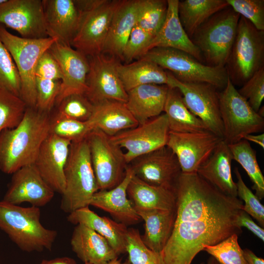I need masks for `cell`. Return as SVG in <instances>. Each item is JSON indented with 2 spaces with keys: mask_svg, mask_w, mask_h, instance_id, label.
<instances>
[{
  "mask_svg": "<svg viewBox=\"0 0 264 264\" xmlns=\"http://www.w3.org/2000/svg\"><path fill=\"white\" fill-rule=\"evenodd\" d=\"M127 195L134 208L176 210V190L151 185L134 175L128 185Z\"/></svg>",
  "mask_w": 264,
  "mask_h": 264,
  "instance_id": "4dcf8cb0",
  "label": "cell"
},
{
  "mask_svg": "<svg viewBox=\"0 0 264 264\" xmlns=\"http://www.w3.org/2000/svg\"><path fill=\"white\" fill-rule=\"evenodd\" d=\"M54 193L32 164L24 166L12 174L2 200L15 205L28 202L31 206L40 208L52 199Z\"/></svg>",
  "mask_w": 264,
  "mask_h": 264,
  "instance_id": "ac0fdd59",
  "label": "cell"
},
{
  "mask_svg": "<svg viewBox=\"0 0 264 264\" xmlns=\"http://www.w3.org/2000/svg\"><path fill=\"white\" fill-rule=\"evenodd\" d=\"M237 177L236 185L237 197L242 200L244 204L243 210L255 219L261 226H264V206L260 200L250 190L244 182L242 176L238 169L234 170Z\"/></svg>",
  "mask_w": 264,
  "mask_h": 264,
  "instance_id": "7bdbcfd3",
  "label": "cell"
},
{
  "mask_svg": "<svg viewBox=\"0 0 264 264\" xmlns=\"http://www.w3.org/2000/svg\"><path fill=\"white\" fill-rule=\"evenodd\" d=\"M140 59L152 61L168 70L182 82L205 83L222 89L227 83L228 76L225 67L204 64L190 54L177 49L154 47Z\"/></svg>",
  "mask_w": 264,
  "mask_h": 264,
  "instance_id": "52a82bcc",
  "label": "cell"
},
{
  "mask_svg": "<svg viewBox=\"0 0 264 264\" xmlns=\"http://www.w3.org/2000/svg\"><path fill=\"white\" fill-rule=\"evenodd\" d=\"M50 113L27 107L20 123L0 133V170L12 174L34 164L43 142L49 134Z\"/></svg>",
  "mask_w": 264,
  "mask_h": 264,
  "instance_id": "7a4b0ae2",
  "label": "cell"
},
{
  "mask_svg": "<svg viewBox=\"0 0 264 264\" xmlns=\"http://www.w3.org/2000/svg\"><path fill=\"white\" fill-rule=\"evenodd\" d=\"M238 224L241 227H244L252 232L261 241L264 242V229L257 224L249 215L243 210H241L238 217Z\"/></svg>",
  "mask_w": 264,
  "mask_h": 264,
  "instance_id": "681fc988",
  "label": "cell"
},
{
  "mask_svg": "<svg viewBox=\"0 0 264 264\" xmlns=\"http://www.w3.org/2000/svg\"><path fill=\"white\" fill-rule=\"evenodd\" d=\"M84 264H89V263H85Z\"/></svg>",
  "mask_w": 264,
  "mask_h": 264,
  "instance_id": "6f0895ef",
  "label": "cell"
},
{
  "mask_svg": "<svg viewBox=\"0 0 264 264\" xmlns=\"http://www.w3.org/2000/svg\"><path fill=\"white\" fill-rule=\"evenodd\" d=\"M57 106L55 114L82 122L89 119L94 109V105L82 94L70 95Z\"/></svg>",
  "mask_w": 264,
  "mask_h": 264,
  "instance_id": "ab89813d",
  "label": "cell"
},
{
  "mask_svg": "<svg viewBox=\"0 0 264 264\" xmlns=\"http://www.w3.org/2000/svg\"><path fill=\"white\" fill-rule=\"evenodd\" d=\"M5 0H0V4L3 2Z\"/></svg>",
  "mask_w": 264,
  "mask_h": 264,
  "instance_id": "9f6ffc18",
  "label": "cell"
},
{
  "mask_svg": "<svg viewBox=\"0 0 264 264\" xmlns=\"http://www.w3.org/2000/svg\"><path fill=\"white\" fill-rule=\"evenodd\" d=\"M88 58L89 71L85 93L88 99L94 105L105 100L126 103L128 95L117 71V59L103 53Z\"/></svg>",
  "mask_w": 264,
  "mask_h": 264,
  "instance_id": "5bb4252c",
  "label": "cell"
},
{
  "mask_svg": "<svg viewBox=\"0 0 264 264\" xmlns=\"http://www.w3.org/2000/svg\"><path fill=\"white\" fill-rule=\"evenodd\" d=\"M26 108L21 97L0 89V133L16 127L21 121Z\"/></svg>",
  "mask_w": 264,
  "mask_h": 264,
  "instance_id": "74e56055",
  "label": "cell"
},
{
  "mask_svg": "<svg viewBox=\"0 0 264 264\" xmlns=\"http://www.w3.org/2000/svg\"><path fill=\"white\" fill-rule=\"evenodd\" d=\"M70 245L72 251L84 263L108 264L118 258L106 239L83 224L75 227Z\"/></svg>",
  "mask_w": 264,
  "mask_h": 264,
  "instance_id": "83f0119b",
  "label": "cell"
},
{
  "mask_svg": "<svg viewBox=\"0 0 264 264\" xmlns=\"http://www.w3.org/2000/svg\"><path fill=\"white\" fill-rule=\"evenodd\" d=\"M154 37L136 24L133 28L124 48L122 60L129 64L139 59L147 51Z\"/></svg>",
  "mask_w": 264,
  "mask_h": 264,
  "instance_id": "ee69618b",
  "label": "cell"
},
{
  "mask_svg": "<svg viewBox=\"0 0 264 264\" xmlns=\"http://www.w3.org/2000/svg\"><path fill=\"white\" fill-rule=\"evenodd\" d=\"M61 84V81L36 77L35 108L41 111L50 113L56 104Z\"/></svg>",
  "mask_w": 264,
  "mask_h": 264,
  "instance_id": "f6af8a7d",
  "label": "cell"
},
{
  "mask_svg": "<svg viewBox=\"0 0 264 264\" xmlns=\"http://www.w3.org/2000/svg\"><path fill=\"white\" fill-rule=\"evenodd\" d=\"M238 236L233 234L215 245L205 246L203 250L220 264H246Z\"/></svg>",
  "mask_w": 264,
  "mask_h": 264,
  "instance_id": "60d3db41",
  "label": "cell"
},
{
  "mask_svg": "<svg viewBox=\"0 0 264 264\" xmlns=\"http://www.w3.org/2000/svg\"><path fill=\"white\" fill-rule=\"evenodd\" d=\"M121 0H102L91 10L81 13V19L71 46L87 57L102 53L114 12Z\"/></svg>",
  "mask_w": 264,
  "mask_h": 264,
  "instance_id": "7c38bea8",
  "label": "cell"
},
{
  "mask_svg": "<svg viewBox=\"0 0 264 264\" xmlns=\"http://www.w3.org/2000/svg\"><path fill=\"white\" fill-rule=\"evenodd\" d=\"M133 175L131 168L127 166L121 182L111 189L98 191L93 196L89 205L109 213L119 222L126 226L139 222L141 219L127 198V188Z\"/></svg>",
  "mask_w": 264,
  "mask_h": 264,
  "instance_id": "7402d4cb",
  "label": "cell"
},
{
  "mask_svg": "<svg viewBox=\"0 0 264 264\" xmlns=\"http://www.w3.org/2000/svg\"><path fill=\"white\" fill-rule=\"evenodd\" d=\"M21 80L10 53L0 40V89L21 97Z\"/></svg>",
  "mask_w": 264,
  "mask_h": 264,
  "instance_id": "b9f144b4",
  "label": "cell"
},
{
  "mask_svg": "<svg viewBox=\"0 0 264 264\" xmlns=\"http://www.w3.org/2000/svg\"><path fill=\"white\" fill-rule=\"evenodd\" d=\"M39 264H77L75 261L68 257L56 258L51 260H44Z\"/></svg>",
  "mask_w": 264,
  "mask_h": 264,
  "instance_id": "816d5d0a",
  "label": "cell"
},
{
  "mask_svg": "<svg viewBox=\"0 0 264 264\" xmlns=\"http://www.w3.org/2000/svg\"><path fill=\"white\" fill-rule=\"evenodd\" d=\"M99 190L111 189L123 180L128 166L122 149L97 129L86 137Z\"/></svg>",
  "mask_w": 264,
  "mask_h": 264,
  "instance_id": "30bf717a",
  "label": "cell"
},
{
  "mask_svg": "<svg viewBox=\"0 0 264 264\" xmlns=\"http://www.w3.org/2000/svg\"><path fill=\"white\" fill-rule=\"evenodd\" d=\"M40 217L39 207H24L0 201V229L23 251L52 249L57 232L44 227Z\"/></svg>",
  "mask_w": 264,
  "mask_h": 264,
  "instance_id": "3957f363",
  "label": "cell"
},
{
  "mask_svg": "<svg viewBox=\"0 0 264 264\" xmlns=\"http://www.w3.org/2000/svg\"><path fill=\"white\" fill-rule=\"evenodd\" d=\"M228 6L226 0L179 1L178 15L184 30L191 39L202 23L214 14Z\"/></svg>",
  "mask_w": 264,
  "mask_h": 264,
  "instance_id": "836d02e7",
  "label": "cell"
},
{
  "mask_svg": "<svg viewBox=\"0 0 264 264\" xmlns=\"http://www.w3.org/2000/svg\"><path fill=\"white\" fill-rule=\"evenodd\" d=\"M243 253L246 264H264V260L257 257L251 250L245 248Z\"/></svg>",
  "mask_w": 264,
  "mask_h": 264,
  "instance_id": "f907efd6",
  "label": "cell"
},
{
  "mask_svg": "<svg viewBox=\"0 0 264 264\" xmlns=\"http://www.w3.org/2000/svg\"><path fill=\"white\" fill-rule=\"evenodd\" d=\"M229 6L249 21L257 29L264 30V0H226Z\"/></svg>",
  "mask_w": 264,
  "mask_h": 264,
  "instance_id": "bcb514c9",
  "label": "cell"
},
{
  "mask_svg": "<svg viewBox=\"0 0 264 264\" xmlns=\"http://www.w3.org/2000/svg\"><path fill=\"white\" fill-rule=\"evenodd\" d=\"M222 139L209 131L170 132L166 146L176 155L182 173H194L208 159Z\"/></svg>",
  "mask_w": 264,
  "mask_h": 264,
  "instance_id": "9a60e30c",
  "label": "cell"
},
{
  "mask_svg": "<svg viewBox=\"0 0 264 264\" xmlns=\"http://www.w3.org/2000/svg\"><path fill=\"white\" fill-rule=\"evenodd\" d=\"M248 141L255 143L260 145L263 149L264 148V134L260 133L257 135L253 134L246 135L244 138Z\"/></svg>",
  "mask_w": 264,
  "mask_h": 264,
  "instance_id": "f5cc1de1",
  "label": "cell"
},
{
  "mask_svg": "<svg viewBox=\"0 0 264 264\" xmlns=\"http://www.w3.org/2000/svg\"><path fill=\"white\" fill-rule=\"evenodd\" d=\"M36 77L61 81L63 75L60 65L49 50L40 58L36 68Z\"/></svg>",
  "mask_w": 264,
  "mask_h": 264,
  "instance_id": "c3c4849f",
  "label": "cell"
},
{
  "mask_svg": "<svg viewBox=\"0 0 264 264\" xmlns=\"http://www.w3.org/2000/svg\"><path fill=\"white\" fill-rule=\"evenodd\" d=\"M240 15L228 6L216 13L194 32L191 40L206 65L225 66L236 38Z\"/></svg>",
  "mask_w": 264,
  "mask_h": 264,
  "instance_id": "5b68a950",
  "label": "cell"
},
{
  "mask_svg": "<svg viewBox=\"0 0 264 264\" xmlns=\"http://www.w3.org/2000/svg\"><path fill=\"white\" fill-rule=\"evenodd\" d=\"M108 264H132L129 260H127L124 262H122L116 258L110 261Z\"/></svg>",
  "mask_w": 264,
  "mask_h": 264,
  "instance_id": "db71d44e",
  "label": "cell"
},
{
  "mask_svg": "<svg viewBox=\"0 0 264 264\" xmlns=\"http://www.w3.org/2000/svg\"><path fill=\"white\" fill-rule=\"evenodd\" d=\"M170 130L165 113L149 120L136 127L110 137L121 148L130 164L136 158L166 146Z\"/></svg>",
  "mask_w": 264,
  "mask_h": 264,
  "instance_id": "4fadbf2b",
  "label": "cell"
},
{
  "mask_svg": "<svg viewBox=\"0 0 264 264\" xmlns=\"http://www.w3.org/2000/svg\"><path fill=\"white\" fill-rule=\"evenodd\" d=\"M67 220L74 224H83L106 239L117 256L126 252L128 228L122 223L106 217H100L88 206L69 213Z\"/></svg>",
  "mask_w": 264,
  "mask_h": 264,
  "instance_id": "484cf974",
  "label": "cell"
},
{
  "mask_svg": "<svg viewBox=\"0 0 264 264\" xmlns=\"http://www.w3.org/2000/svg\"><path fill=\"white\" fill-rule=\"evenodd\" d=\"M178 2V0H167L165 20L152 40L147 51L154 47L177 49L190 54L203 63L204 61L200 50L188 36L179 21Z\"/></svg>",
  "mask_w": 264,
  "mask_h": 264,
  "instance_id": "cb8c5ba5",
  "label": "cell"
},
{
  "mask_svg": "<svg viewBox=\"0 0 264 264\" xmlns=\"http://www.w3.org/2000/svg\"><path fill=\"white\" fill-rule=\"evenodd\" d=\"M167 7V0H142L136 24L154 37L164 23Z\"/></svg>",
  "mask_w": 264,
  "mask_h": 264,
  "instance_id": "d590c367",
  "label": "cell"
},
{
  "mask_svg": "<svg viewBox=\"0 0 264 264\" xmlns=\"http://www.w3.org/2000/svg\"><path fill=\"white\" fill-rule=\"evenodd\" d=\"M232 160L228 144L222 139L197 173L222 193L238 197L236 182L232 175Z\"/></svg>",
  "mask_w": 264,
  "mask_h": 264,
  "instance_id": "d4e9b609",
  "label": "cell"
},
{
  "mask_svg": "<svg viewBox=\"0 0 264 264\" xmlns=\"http://www.w3.org/2000/svg\"><path fill=\"white\" fill-rule=\"evenodd\" d=\"M88 122L92 129L99 130L110 137L138 125L125 103L114 100H105L94 105Z\"/></svg>",
  "mask_w": 264,
  "mask_h": 264,
  "instance_id": "f1b7e54d",
  "label": "cell"
},
{
  "mask_svg": "<svg viewBox=\"0 0 264 264\" xmlns=\"http://www.w3.org/2000/svg\"><path fill=\"white\" fill-rule=\"evenodd\" d=\"M126 252L132 264H165L162 252L154 251L143 242L137 229L128 228Z\"/></svg>",
  "mask_w": 264,
  "mask_h": 264,
  "instance_id": "8d00e7d4",
  "label": "cell"
},
{
  "mask_svg": "<svg viewBox=\"0 0 264 264\" xmlns=\"http://www.w3.org/2000/svg\"><path fill=\"white\" fill-rule=\"evenodd\" d=\"M218 94L223 139L227 144L236 143L246 135L264 130V117L239 93L229 77L225 87Z\"/></svg>",
  "mask_w": 264,
  "mask_h": 264,
  "instance_id": "9c48e42d",
  "label": "cell"
},
{
  "mask_svg": "<svg viewBox=\"0 0 264 264\" xmlns=\"http://www.w3.org/2000/svg\"><path fill=\"white\" fill-rule=\"evenodd\" d=\"M238 91L258 112L264 98V67L256 72Z\"/></svg>",
  "mask_w": 264,
  "mask_h": 264,
  "instance_id": "7dc6e473",
  "label": "cell"
},
{
  "mask_svg": "<svg viewBox=\"0 0 264 264\" xmlns=\"http://www.w3.org/2000/svg\"><path fill=\"white\" fill-rule=\"evenodd\" d=\"M200 264H220L218 261H217L214 257H209L207 261L204 263H201Z\"/></svg>",
  "mask_w": 264,
  "mask_h": 264,
  "instance_id": "11a10c76",
  "label": "cell"
},
{
  "mask_svg": "<svg viewBox=\"0 0 264 264\" xmlns=\"http://www.w3.org/2000/svg\"><path fill=\"white\" fill-rule=\"evenodd\" d=\"M130 163L134 175L152 185L176 190L182 173L177 158L167 146L141 156Z\"/></svg>",
  "mask_w": 264,
  "mask_h": 264,
  "instance_id": "2e32d148",
  "label": "cell"
},
{
  "mask_svg": "<svg viewBox=\"0 0 264 264\" xmlns=\"http://www.w3.org/2000/svg\"><path fill=\"white\" fill-rule=\"evenodd\" d=\"M0 24L18 32L22 37H48L42 0H5L0 4Z\"/></svg>",
  "mask_w": 264,
  "mask_h": 264,
  "instance_id": "e0dca14e",
  "label": "cell"
},
{
  "mask_svg": "<svg viewBox=\"0 0 264 264\" xmlns=\"http://www.w3.org/2000/svg\"><path fill=\"white\" fill-rule=\"evenodd\" d=\"M42 0L48 37L71 46L81 19V13L74 0Z\"/></svg>",
  "mask_w": 264,
  "mask_h": 264,
  "instance_id": "44dd1931",
  "label": "cell"
},
{
  "mask_svg": "<svg viewBox=\"0 0 264 264\" xmlns=\"http://www.w3.org/2000/svg\"><path fill=\"white\" fill-rule=\"evenodd\" d=\"M168 88L166 85L146 84L127 92L125 104L138 124L162 114Z\"/></svg>",
  "mask_w": 264,
  "mask_h": 264,
  "instance_id": "4316f807",
  "label": "cell"
},
{
  "mask_svg": "<svg viewBox=\"0 0 264 264\" xmlns=\"http://www.w3.org/2000/svg\"><path fill=\"white\" fill-rule=\"evenodd\" d=\"M92 130L88 121H79L55 114L50 118L49 133L71 142L84 139Z\"/></svg>",
  "mask_w": 264,
  "mask_h": 264,
  "instance_id": "f35d334b",
  "label": "cell"
},
{
  "mask_svg": "<svg viewBox=\"0 0 264 264\" xmlns=\"http://www.w3.org/2000/svg\"><path fill=\"white\" fill-rule=\"evenodd\" d=\"M71 142L49 133L42 144L34 164L55 192L65 189V168Z\"/></svg>",
  "mask_w": 264,
  "mask_h": 264,
  "instance_id": "ffe728a7",
  "label": "cell"
},
{
  "mask_svg": "<svg viewBox=\"0 0 264 264\" xmlns=\"http://www.w3.org/2000/svg\"><path fill=\"white\" fill-rule=\"evenodd\" d=\"M142 0H121L110 24L103 54L122 60V53L136 24Z\"/></svg>",
  "mask_w": 264,
  "mask_h": 264,
  "instance_id": "603a6c76",
  "label": "cell"
},
{
  "mask_svg": "<svg viewBox=\"0 0 264 264\" xmlns=\"http://www.w3.org/2000/svg\"><path fill=\"white\" fill-rule=\"evenodd\" d=\"M233 160L238 162L244 169L253 183L252 188L259 200L264 197V177L260 168L256 152L247 140L228 144Z\"/></svg>",
  "mask_w": 264,
  "mask_h": 264,
  "instance_id": "e575fe53",
  "label": "cell"
},
{
  "mask_svg": "<svg viewBox=\"0 0 264 264\" xmlns=\"http://www.w3.org/2000/svg\"><path fill=\"white\" fill-rule=\"evenodd\" d=\"M235 86H242L264 67V30L240 16L237 34L225 66Z\"/></svg>",
  "mask_w": 264,
  "mask_h": 264,
  "instance_id": "8992f818",
  "label": "cell"
},
{
  "mask_svg": "<svg viewBox=\"0 0 264 264\" xmlns=\"http://www.w3.org/2000/svg\"><path fill=\"white\" fill-rule=\"evenodd\" d=\"M163 111L167 118L170 132H194L208 131L205 124L187 108L180 92L176 88L169 87Z\"/></svg>",
  "mask_w": 264,
  "mask_h": 264,
  "instance_id": "d6a6232c",
  "label": "cell"
},
{
  "mask_svg": "<svg viewBox=\"0 0 264 264\" xmlns=\"http://www.w3.org/2000/svg\"><path fill=\"white\" fill-rule=\"evenodd\" d=\"M0 40L7 48L17 68L21 80V98L27 107H35V71L38 62L56 42L50 37L29 39L18 37L0 24Z\"/></svg>",
  "mask_w": 264,
  "mask_h": 264,
  "instance_id": "ba28073f",
  "label": "cell"
},
{
  "mask_svg": "<svg viewBox=\"0 0 264 264\" xmlns=\"http://www.w3.org/2000/svg\"><path fill=\"white\" fill-rule=\"evenodd\" d=\"M176 218L162 251L165 264H191L205 246L242 233L238 217L243 204L197 173H181L176 187Z\"/></svg>",
  "mask_w": 264,
  "mask_h": 264,
  "instance_id": "6da1fadb",
  "label": "cell"
},
{
  "mask_svg": "<svg viewBox=\"0 0 264 264\" xmlns=\"http://www.w3.org/2000/svg\"><path fill=\"white\" fill-rule=\"evenodd\" d=\"M49 50L58 62L63 75L55 105L70 95L85 94L89 71L88 57L71 46L57 42Z\"/></svg>",
  "mask_w": 264,
  "mask_h": 264,
  "instance_id": "d6986e66",
  "label": "cell"
},
{
  "mask_svg": "<svg viewBox=\"0 0 264 264\" xmlns=\"http://www.w3.org/2000/svg\"><path fill=\"white\" fill-rule=\"evenodd\" d=\"M167 72V85L177 88L189 110L205 124L209 131L223 139L217 88L205 83L182 82L170 72Z\"/></svg>",
  "mask_w": 264,
  "mask_h": 264,
  "instance_id": "8fae6325",
  "label": "cell"
},
{
  "mask_svg": "<svg viewBox=\"0 0 264 264\" xmlns=\"http://www.w3.org/2000/svg\"><path fill=\"white\" fill-rule=\"evenodd\" d=\"M65 189L62 194L61 209L70 213L89 206L99 191L86 138L71 142L65 168Z\"/></svg>",
  "mask_w": 264,
  "mask_h": 264,
  "instance_id": "277c9868",
  "label": "cell"
},
{
  "mask_svg": "<svg viewBox=\"0 0 264 264\" xmlns=\"http://www.w3.org/2000/svg\"><path fill=\"white\" fill-rule=\"evenodd\" d=\"M134 209L145 222V232L141 236L143 242L150 249L162 252L173 230L176 210Z\"/></svg>",
  "mask_w": 264,
  "mask_h": 264,
  "instance_id": "f546056e",
  "label": "cell"
},
{
  "mask_svg": "<svg viewBox=\"0 0 264 264\" xmlns=\"http://www.w3.org/2000/svg\"><path fill=\"white\" fill-rule=\"evenodd\" d=\"M116 68L127 92L136 87L146 84H167V71L149 60L139 59L126 64L118 62Z\"/></svg>",
  "mask_w": 264,
  "mask_h": 264,
  "instance_id": "1f68e13d",
  "label": "cell"
}]
</instances>
